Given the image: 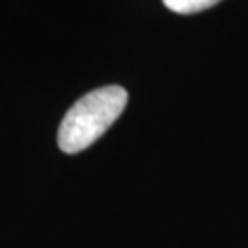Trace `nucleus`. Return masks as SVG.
Here are the masks:
<instances>
[{
    "label": "nucleus",
    "mask_w": 248,
    "mask_h": 248,
    "mask_svg": "<svg viewBox=\"0 0 248 248\" xmlns=\"http://www.w3.org/2000/svg\"><path fill=\"white\" fill-rule=\"evenodd\" d=\"M129 94L120 85H108L85 94L64 114L57 143L62 153L76 155L90 147L122 116Z\"/></svg>",
    "instance_id": "nucleus-1"
},
{
    "label": "nucleus",
    "mask_w": 248,
    "mask_h": 248,
    "mask_svg": "<svg viewBox=\"0 0 248 248\" xmlns=\"http://www.w3.org/2000/svg\"><path fill=\"white\" fill-rule=\"evenodd\" d=\"M164 6L180 15H191L219 4L221 0H162Z\"/></svg>",
    "instance_id": "nucleus-2"
}]
</instances>
